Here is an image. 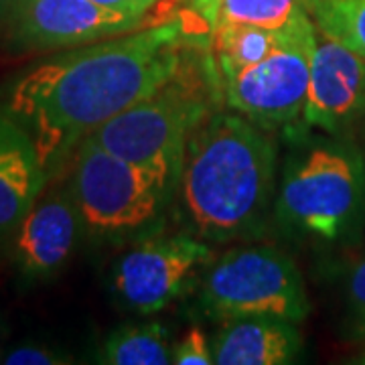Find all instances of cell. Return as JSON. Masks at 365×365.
I'll return each instance as SVG.
<instances>
[{
    "mask_svg": "<svg viewBox=\"0 0 365 365\" xmlns=\"http://www.w3.org/2000/svg\"><path fill=\"white\" fill-rule=\"evenodd\" d=\"M182 63V25L163 23L57 53L9 91V112L26 126L49 167L108 120L163 88Z\"/></svg>",
    "mask_w": 365,
    "mask_h": 365,
    "instance_id": "1",
    "label": "cell"
},
{
    "mask_svg": "<svg viewBox=\"0 0 365 365\" xmlns=\"http://www.w3.org/2000/svg\"><path fill=\"white\" fill-rule=\"evenodd\" d=\"M177 181L182 213L197 235H246L272 203L276 148L242 116H207L187 143Z\"/></svg>",
    "mask_w": 365,
    "mask_h": 365,
    "instance_id": "2",
    "label": "cell"
},
{
    "mask_svg": "<svg viewBox=\"0 0 365 365\" xmlns=\"http://www.w3.org/2000/svg\"><path fill=\"white\" fill-rule=\"evenodd\" d=\"M207 116V98L199 79L181 67L163 88L108 120L88 138L175 182L187 143Z\"/></svg>",
    "mask_w": 365,
    "mask_h": 365,
    "instance_id": "3",
    "label": "cell"
},
{
    "mask_svg": "<svg viewBox=\"0 0 365 365\" xmlns=\"http://www.w3.org/2000/svg\"><path fill=\"white\" fill-rule=\"evenodd\" d=\"M365 167L347 144H317L290 158L282 175L276 211L302 234L337 240L364 211Z\"/></svg>",
    "mask_w": 365,
    "mask_h": 365,
    "instance_id": "4",
    "label": "cell"
},
{
    "mask_svg": "<svg viewBox=\"0 0 365 365\" xmlns=\"http://www.w3.org/2000/svg\"><path fill=\"white\" fill-rule=\"evenodd\" d=\"M203 311L215 319L280 317L300 323L311 304L297 264L274 246L234 248L205 274Z\"/></svg>",
    "mask_w": 365,
    "mask_h": 365,
    "instance_id": "5",
    "label": "cell"
},
{
    "mask_svg": "<svg viewBox=\"0 0 365 365\" xmlns=\"http://www.w3.org/2000/svg\"><path fill=\"white\" fill-rule=\"evenodd\" d=\"M170 179L83 138L76 146L71 197L93 234H124L157 215Z\"/></svg>",
    "mask_w": 365,
    "mask_h": 365,
    "instance_id": "6",
    "label": "cell"
},
{
    "mask_svg": "<svg viewBox=\"0 0 365 365\" xmlns=\"http://www.w3.org/2000/svg\"><path fill=\"white\" fill-rule=\"evenodd\" d=\"M319 29L304 13L280 29V39L260 63L223 79L225 102L250 120L276 126L302 118Z\"/></svg>",
    "mask_w": 365,
    "mask_h": 365,
    "instance_id": "7",
    "label": "cell"
},
{
    "mask_svg": "<svg viewBox=\"0 0 365 365\" xmlns=\"http://www.w3.org/2000/svg\"><path fill=\"white\" fill-rule=\"evenodd\" d=\"M209 258L207 246L193 235H153L118 258L112 288L118 300L134 313H158L181 294L197 266Z\"/></svg>",
    "mask_w": 365,
    "mask_h": 365,
    "instance_id": "8",
    "label": "cell"
},
{
    "mask_svg": "<svg viewBox=\"0 0 365 365\" xmlns=\"http://www.w3.org/2000/svg\"><path fill=\"white\" fill-rule=\"evenodd\" d=\"M143 23L93 0H21L4 29L13 51H49L118 37Z\"/></svg>",
    "mask_w": 365,
    "mask_h": 365,
    "instance_id": "9",
    "label": "cell"
},
{
    "mask_svg": "<svg viewBox=\"0 0 365 365\" xmlns=\"http://www.w3.org/2000/svg\"><path fill=\"white\" fill-rule=\"evenodd\" d=\"M365 112V59L319 31L302 120L337 132Z\"/></svg>",
    "mask_w": 365,
    "mask_h": 365,
    "instance_id": "10",
    "label": "cell"
},
{
    "mask_svg": "<svg viewBox=\"0 0 365 365\" xmlns=\"http://www.w3.org/2000/svg\"><path fill=\"white\" fill-rule=\"evenodd\" d=\"M79 215L71 195H39L14 230V256L23 272L35 278L63 268L78 242Z\"/></svg>",
    "mask_w": 365,
    "mask_h": 365,
    "instance_id": "11",
    "label": "cell"
},
{
    "mask_svg": "<svg viewBox=\"0 0 365 365\" xmlns=\"http://www.w3.org/2000/svg\"><path fill=\"white\" fill-rule=\"evenodd\" d=\"M47 179L37 143L13 114L0 112V240L35 205Z\"/></svg>",
    "mask_w": 365,
    "mask_h": 365,
    "instance_id": "12",
    "label": "cell"
},
{
    "mask_svg": "<svg viewBox=\"0 0 365 365\" xmlns=\"http://www.w3.org/2000/svg\"><path fill=\"white\" fill-rule=\"evenodd\" d=\"M300 349L302 337L297 323L280 317L230 319L213 339L217 365L292 364Z\"/></svg>",
    "mask_w": 365,
    "mask_h": 365,
    "instance_id": "13",
    "label": "cell"
},
{
    "mask_svg": "<svg viewBox=\"0 0 365 365\" xmlns=\"http://www.w3.org/2000/svg\"><path fill=\"white\" fill-rule=\"evenodd\" d=\"M280 29H262L242 23H217L213 29V45L220 61L222 78L237 76L240 71L260 63L278 45Z\"/></svg>",
    "mask_w": 365,
    "mask_h": 365,
    "instance_id": "14",
    "label": "cell"
},
{
    "mask_svg": "<svg viewBox=\"0 0 365 365\" xmlns=\"http://www.w3.org/2000/svg\"><path fill=\"white\" fill-rule=\"evenodd\" d=\"M100 361L110 365L173 364L169 331L160 323L122 327L104 341Z\"/></svg>",
    "mask_w": 365,
    "mask_h": 365,
    "instance_id": "15",
    "label": "cell"
},
{
    "mask_svg": "<svg viewBox=\"0 0 365 365\" xmlns=\"http://www.w3.org/2000/svg\"><path fill=\"white\" fill-rule=\"evenodd\" d=\"M317 29L365 59V0H309Z\"/></svg>",
    "mask_w": 365,
    "mask_h": 365,
    "instance_id": "16",
    "label": "cell"
},
{
    "mask_svg": "<svg viewBox=\"0 0 365 365\" xmlns=\"http://www.w3.org/2000/svg\"><path fill=\"white\" fill-rule=\"evenodd\" d=\"M304 13H309V0H222L217 23L282 29Z\"/></svg>",
    "mask_w": 365,
    "mask_h": 365,
    "instance_id": "17",
    "label": "cell"
},
{
    "mask_svg": "<svg viewBox=\"0 0 365 365\" xmlns=\"http://www.w3.org/2000/svg\"><path fill=\"white\" fill-rule=\"evenodd\" d=\"M173 364L177 365H211L213 359V347L209 345L207 335L199 329L191 327L185 331L181 339L173 347Z\"/></svg>",
    "mask_w": 365,
    "mask_h": 365,
    "instance_id": "18",
    "label": "cell"
},
{
    "mask_svg": "<svg viewBox=\"0 0 365 365\" xmlns=\"http://www.w3.org/2000/svg\"><path fill=\"white\" fill-rule=\"evenodd\" d=\"M347 300L351 309L353 327L359 335H365V260H361L349 274Z\"/></svg>",
    "mask_w": 365,
    "mask_h": 365,
    "instance_id": "19",
    "label": "cell"
},
{
    "mask_svg": "<svg viewBox=\"0 0 365 365\" xmlns=\"http://www.w3.org/2000/svg\"><path fill=\"white\" fill-rule=\"evenodd\" d=\"M69 359L57 355V353L49 351V349H43V347H33V345H26V347H19L9 353L2 364L6 365H57V364H67Z\"/></svg>",
    "mask_w": 365,
    "mask_h": 365,
    "instance_id": "20",
    "label": "cell"
},
{
    "mask_svg": "<svg viewBox=\"0 0 365 365\" xmlns=\"http://www.w3.org/2000/svg\"><path fill=\"white\" fill-rule=\"evenodd\" d=\"M102 6H108L112 11H120V13L132 14V16H140L144 19L146 13L160 2V0H93Z\"/></svg>",
    "mask_w": 365,
    "mask_h": 365,
    "instance_id": "21",
    "label": "cell"
},
{
    "mask_svg": "<svg viewBox=\"0 0 365 365\" xmlns=\"http://www.w3.org/2000/svg\"><path fill=\"white\" fill-rule=\"evenodd\" d=\"M195 9L199 14L207 21V25L211 26V31L217 25V16H220V6H222V0H193Z\"/></svg>",
    "mask_w": 365,
    "mask_h": 365,
    "instance_id": "22",
    "label": "cell"
},
{
    "mask_svg": "<svg viewBox=\"0 0 365 365\" xmlns=\"http://www.w3.org/2000/svg\"><path fill=\"white\" fill-rule=\"evenodd\" d=\"M21 0H0V29H4Z\"/></svg>",
    "mask_w": 365,
    "mask_h": 365,
    "instance_id": "23",
    "label": "cell"
},
{
    "mask_svg": "<svg viewBox=\"0 0 365 365\" xmlns=\"http://www.w3.org/2000/svg\"><path fill=\"white\" fill-rule=\"evenodd\" d=\"M361 361H364V364H365V353H364V359H361Z\"/></svg>",
    "mask_w": 365,
    "mask_h": 365,
    "instance_id": "24",
    "label": "cell"
}]
</instances>
